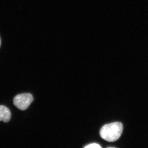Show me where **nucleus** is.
<instances>
[{"instance_id": "f257e3e1", "label": "nucleus", "mask_w": 148, "mask_h": 148, "mask_svg": "<svg viewBox=\"0 0 148 148\" xmlns=\"http://www.w3.org/2000/svg\"><path fill=\"white\" fill-rule=\"evenodd\" d=\"M123 130L122 123L116 122L103 125L100 130V135L103 140L109 142H114L119 139Z\"/></svg>"}, {"instance_id": "f03ea898", "label": "nucleus", "mask_w": 148, "mask_h": 148, "mask_svg": "<svg viewBox=\"0 0 148 148\" xmlns=\"http://www.w3.org/2000/svg\"><path fill=\"white\" fill-rule=\"evenodd\" d=\"M33 101L34 98L31 93H24L16 95L14 98L13 103L16 108L24 111L29 108Z\"/></svg>"}, {"instance_id": "7ed1b4c3", "label": "nucleus", "mask_w": 148, "mask_h": 148, "mask_svg": "<svg viewBox=\"0 0 148 148\" xmlns=\"http://www.w3.org/2000/svg\"><path fill=\"white\" fill-rule=\"evenodd\" d=\"M11 114L8 108L4 106H0V121L7 123L10 120Z\"/></svg>"}, {"instance_id": "20e7f679", "label": "nucleus", "mask_w": 148, "mask_h": 148, "mask_svg": "<svg viewBox=\"0 0 148 148\" xmlns=\"http://www.w3.org/2000/svg\"><path fill=\"white\" fill-rule=\"evenodd\" d=\"M85 148H101V147L100 145H98L96 143H92V144H90L88 145L87 146L84 147Z\"/></svg>"}, {"instance_id": "39448f33", "label": "nucleus", "mask_w": 148, "mask_h": 148, "mask_svg": "<svg viewBox=\"0 0 148 148\" xmlns=\"http://www.w3.org/2000/svg\"><path fill=\"white\" fill-rule=\"evenodd\" d=\"M1 38H0V46H1Z\"/></svg>"}]
</instances>
